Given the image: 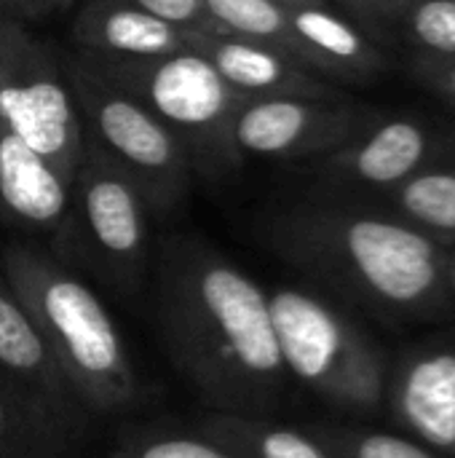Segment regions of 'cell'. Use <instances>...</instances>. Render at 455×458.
<instances>
[{
    "instance_id": "cell-20",
    "label": "cell",
    "mask_w": 455,
    "mask_h": 458,
    "mask_svg": "<svg viewBox=\"0 0 455 458\" xmlns=\"http://www.w3.org/2000/svg\"><path fill=\"white\" fill-rule=\"evenodd\" d=\"M107 458H239L198 429L172 424L129 427Z\"/></svg>"
},
{
    "instance_id": "cell-21",
    "label": "cell",
    "mask_w": 455,
    "mask_h": 458,
    "mask_svg": "<svg viewBox=\"0 0 455 458\" xmlns=\"http://www.w3.org/2000/svg\"><path fill=\"white\" fill-rule=\"evenodd\" d=\"M338 458H445L413 437L359 427H311Z\"/></svg>"
},
{
    "instance_id": "cell-10",
    "label": "cell",
    "mask_w": 455,
    "mask_h": 458,
    "mask_svg": "<svg viewBox=\"0 0 455 458\" xmlns=\"http://www.w3.org/2000/svg\"><path fill=\"white\" fill-rule=\"evenodd\" d=\"M381 113L349 99L247 97L233 121V142L241 158H324L370 129Z\"/></svg>"
},
{
    "instance_id": "cell-7",
    "label": "cell",
    "mask_w": 455,
    "mask_h": 458,
    "mask_svg": "<svg viewBox=\"0 0 455 458\" xmlns=\"http://www.w3.org/2000/svg\"><path fill=\"white\" fill-rule=\"evenodd\" d=\"M64 72L83 134L131 177L150 215H172L196 180L180 140L139 99L97 75L75 51L64 59Z\"/></svg>"
},
{
    "instance_id": "cell-13",
    "label": "cell",
    "mask_w": 455,
    "mask_h": 458,
    "mask_svg": "<svg viewBox=\"0 0 455 458\" xmlns=\"http://www.w3.org/2000/svg\"><path fill=\"white\" fill-rule=\"evenodd\" d=\"M193 51H198L225 78V83L244 97H346L333 81L257 40L236 35H196Z\"/></svg>"
},
{
    "instance_id": "cell-17",
    "label": "cell",
    "mask_w": 455,
    "mask_h": 458,
    "mask_svg": "<svg viewBox=\"0 0 455 458\" xmlns=\"http://www.w3.org/2000/svg\"><path fill=\"white\" fill-rule=\"evenodd\" d=\"M193 429L239 458H338L311 429L284 427L268 416L215 413L196 419Z\"/></svg>"
},
{
    "instance_id": "cell-26",
    "label": "cell",
    "mask_w": 455,
    "mask_h": 458,
    "mask_svg": "<svg viewBox=\"0 0 455 458\" xmlns=\"http://www.w3.org/2000/svg\"><path fill=\"white\" fill-rule=\"evenodd\" d=\"M330 5L333 8H338L343 16H349L362 32H367L375 43H389V38H392V32H389V27L381 21V16H378V11L373 8V3L370 0H330Z\"/></svg>"
},
{
    "instance_id": "cell-11",
    "label": "cell",
    "mask_w": 455,
    "mask_h": 458,
    "mask_svg": "<svg viewBox=\"0 0 455 458\" xmlns=\"http://www.w3.org/2000/svg\"><path fill=\"white\" fill-rule=\"evenodd\" d=\"M448 137L418 115L378 118L335 153L316 158V174L333 188L392 191L445 153Z\"/></svg>"
},
{
    "instance_id": "cell-29",
    "label": "cell",
    "mask_w": 455,
    "mask_h": 458,
    "mask_svg": "<svg viewBox=\"0 0 455 458\" xmlns=\"http://www.w3.org/2000/svg\"><path fill=\"white\" fill-rule=\"evenodd\" d=\"M282 5H330V0H274Z\"/></svg>"
},
{
    "instance_id": "cell-23",
    "label": "cell",
    "mask_w": 455,
    "mask_h": 458,
    "mask_svg": "<svg viewBox=\"0 0 455 458\" xmlns=\"http://www.w3.org/2000/svg\"><path fill=\"white\" fill-rule=\"evenodd\" d=\"M67 454L0 392V458H64Z\"/></svg>"
},
{
    "instance_id": "cell-19",
    "label": "cell",
    "mask_w": 455,
    "mask_h": 458,
    "mask_svg": "<svg viewBox=\"0 0 455 458\" xmlns=\"http://www.w3.org/2000/svg\"><path fill=\"white\" fill-rule=\"evenodd\" d=\"M206 5L215 21L220 24L223 35H236L244 40L274 46L298 64L311 70L306 51L290 27L287 5L274 0H206Z\"/></svg>"
},
{
    "instance_id": "cell-18",
    "label": "cell",
    "mask_w": 455,
    "mask_h": 458,
    "mask_svg": "<svg viewBox=\"0 0 455 458\" xmlns=\"http://www.w3.org/2000/svg\"><path fill=\"white\" fill-rule=\"evenodd\" d=\"M400 220L440 244L455 242V166L429 164L389 191Z\"/></svg>"
},
{
    "instance_id": "cell-5",
    "label": "cell",
    "mask_w": 455,
    "mask_h": 458,
    "mask_svg": "<svg viewBox=\"0 0 455 458\" xmlns=\"http://www.w3.org/2000/svg\"><path fill=\"white\" fill-rule=\"evenodd\" d=\"M268 306L290 378L338 411L373 416L386 405L389 360L341 309L311 290H268Z\"/></svg>"
},
{
    "instance_id": "cell-8",
    "label": "cell",
    "mask_w": 455,
    "mask_h": 458,
    "mask_svg": "<svg viewBox=\"0 0 455 458\" xmlns=\"http://www.w3.org/2000/svg\"><path fill=\"white\" fill-rule=\"evenodd\" d=\"M0 126L72 180L83 123L64 59L21 21L0 19Z\"/></svg>"
},
{
    "instance_id": "cell-3",
    "label": "cell",
    "mask_w": 455,
    "mask_h": 458,
    "mask_svg": "<svg viewBox=\"0 0 455 458\" xmlns=\"http://www.w3.org/2000/svg\"><path fill=\"white\" fill-rule=\"evenodd\" d=\"M0 276L94 419L142 403L145 386L118 325L70 263L13 242L0 252Z\"/></svg>"
},
{
    "instance_id": "cell-15",
    "label": "cell",
    "mask_w": 455,
    "mask_h": 458,
    "mask_svg": "<svg viewBox=\"0 0 455 458\" xmlns=\"http://www.w3.org/2000/svg\"><path fill=\"white\" fill-rule=\"evenodd\" d=\"M198 32L166 24L126 0H86L72 19L78 51L99 56H169L193 51Z\"/></svg>"
},
{
    "instance_id": "cell-2",
    "label": "cell",
    "mask_w": 455,
    "mask_h": 458,
    "mask_svg": "<svg viewBox=\"0 0 455 458\" xmlns=\"http://www.w3.org/2000/svg\"><path fill=\"white\" fill-rule=\"evenodd\" d=\"M292 268L383 314H429L448 290V252L400 217L335 201H300L260 225Z\"/></svg>"
},
{
    "instance_id": "cell-25",
    "label": "cell",
    "mask_w": 455,
    "mask_h": 458,
    "mask_svg": "<svg viewBox=\"0 0 455 458\" xmlns=\"http://www.w3.org/2000/svg\"><path fill=\"white\" fill-rule=\"evenodd\" d=\"M413 78L442 97L445 102L455 105V56H429V54H413L410 59Z\"/></svg>"
},
{
    "instance_id": "cell-9",
    "label": "cell",
    "mask_w": 455,
    "mask_h": 458,
    "mask_svg": "<svg viewBox=\"0 0 455 458\" xmlns=\"http://www.w3.org/2000/svg\"><path fill=\"white\" fill-rule=\"evenodd\" d=\"M0 392L64 454L88 432L91 413L0 276Z\"/></svg>"
},
{
    "instance_id": "cell-30",
    "label": "cell",
    "mask_w": 455,
    "mask_h": 458,
    "mask_svg": "<svg viewBox=\"0 0 455 458\" xmlns=\"http://www.w3.org/2000/svg\"><path fill=\"white\" fill-rule=\"evenodd\" d=\"M448 290L455 295V255H448Z\"/></svg>"
},
{
    "instance_id": "cell-28",
    "label": "cell",
    "mask_w": 455,
    "mask_h": 458,
    "mask_svg": "<svg viewBox=\"0 0 455 458\" xmlns=\"http://www.w3.org/2000/svg\"><path fill=\"white\" fill-rule=\"evenodd\" d=\"M373 3V8L378 11V16H381V21L389 27V32L394 35V27H397V21H400V16L405 13V8L413 3V0H370Z\"/></svg>"
},
{
    "instance_id": "cell-1",
    "label": "cell",
    "mask_w": 455,
    "mask_h": 458,
    "mask_svg": "<svg viewBox=\"0 0 455 458\" xmlns=\"http://www.w3.org/2000/svg\"><path fill=\"white\" fill-rule=\"evenodd\" d=\"M161 338L215 413L268 416L287 386L268 290L198 236L166 239L156 260Z\"/></svg>"
},
{
    "instance_id": "cell-24",
    "label": "cell",
    "mask_w": 455,
    "mask_h": 458,
    "mask_svg": "<svg viewBox=\"0 0 455 458\" xmlns=\"http://www.w3.org/2000/svg\"><path fill=\"white\" fill-rule=\"evenodd\" d=\"M145 13L174 24L185 32H198V35H223L220 24L209 13L206 0H126Z\"/></svg>"
},
{
    "instance_id": "cell-22",
    "label": "cell",
    "mask_w": 455,
    "mask_h": 458,
    "mask_svg": "<svg viewBox=\"0 0 455 458\" xmlns=\"http://www.w3.org/2000/svg\"><path fill=\"white\" fill-rule=\"evenodd\" d=\"M397 30L416 54L455 56V0H413L400 16Z\"/></svg>"
},
{
    "instance_id": "cell-16",
    "label": "cell",
    "mask_w": 455,
    "mask_h": 458,
    "mask_svg": "<svg viewBox=\"0 0 455 458\" xmlns=\"http://www.w3.org/2000/svg\"><path fill=\"white\" fill-rule=\"evenodd\" d=\"M290 27L314 72L327 81H362L383 72L389 56L333 5H287Z\"/></svg>"
},
{
    "instance_id": "cell-27",
    "label": "cell",
    "mask_w": 455,
    "mask_h": 458,
    "mask_svg": "<svg viewBox=\"0 0 455 458\" xmlns=\"http://www.w3.org/2000/svg\"><path fill=\"white\" fill-rule=\"evenodd\" d=\"M70 0H0V19L5 21H40L64 11Z\"/></svg>"
},
{
    "instance_id": "cell-14",
    "label": "cell",
    "mask_w": 455,
    "mask_h": 458,
    "mask_svg": "<svg viewBox=\"0 0 455 458\" xmlns=\"http://www.w3.org/2000/svg\"><path fill=\"white\" fill-rule=\"evenodd\" d=\"M70 185L72 180L0 126V225L54 239L70 209Z\"/></svg>"
},
{
    "instance_id": "cell-6",
    "label": "cell",
    "mask_w": 455,
    "mask_h": 458,
    "mask_svg": "<svg viewBox=\"0 0 455 458\" xmlns=\"http://www.w3.org/2000/svg\"><path fill=\"white\" fill-rule=\"evenodd\" d=\"M150 209L131 177L83 134L70 185V209L51 239V252L80 266L121 295H134L147 276Z\"/></svg>"
},
{
    "instance_id": "cell-12",
    "label": "cell",
    "mask_w": 455,
    "mask_h": 458,
    "mask_svg": "<svg viewBox=\"0 0 455 458\" xmlns=\"http://www.w3.org/2000/svg\"><path fill=\"white\" fill-rule=\"evenodd\" d=\"M386 405L413 440L455 458V344L413 349L389 368Z\"/></svg>"
},
{
    "instance_id": "cell-4",
    "label": "cell",
    "mask_w": 455,
    "mask_h": 458,
    "mask_svg": "<svg viewBox=\"0 0 455 458\" xmlns=\"http://www.w3.org/2000/svg\"><path fill=\"white\" fill-rule=\"evenodd\" d=\"M75 54L105 81L139 99L185 148L193 172L209 180L241 166L233 142V121L247 99L198 54L169 56H99Z\"/></svg>"
}]
</instances>
